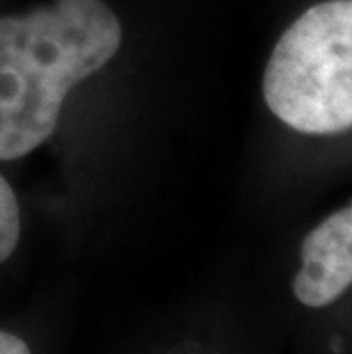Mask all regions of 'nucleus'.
<instances>
[{"label":"nucleus","mask_w":352,"mask_h":354,"mask_svg":"<svg viewBox=\"0 0 352 354\" xmlns=\"http://www.w3.org/2000/svg\"><path fill=\"white\" fill-rule=\"evenodd\" d=\"M352 283V208L329 215L302 243L293 295L309 308L334 304Z\"/></svg>","instance_id":"nucleus-3"},{"label":"nucleus","mask_w":352,"mask_h":354,"mask_svg":"<svg viewBox=\"0 0 352 354\" xmlns=\"http://www.w3.org/2000/svg\"><path fill=\"white\" fill-rule=\"evenodd\" d=\"M122 46V24L103 0L0 17V160H17L53 135L66 94Z\"/></svg>","instance_id":"nucleus-1"},{"label":"nucleus","mask_w":352,"mask_h":354,"mask_svg":"<svg viewBox=\"0 0 352 354\" xmlns=\"http://www.w3.org/2000/svg\"><path fill=\"white\" fill-rule=\"evenodd\" d=\"M0 354H33L24 338L0 329Z\"/></svg>","instance_id":"nucleus-5"},{"label":"nucleus","mask_w":352,"mask_h":354,"mask_svg":"<svg viewBox=\"0 0 352 354\" xmlns=\"http://www.w3.org/2000/svg\"><path fill=\"white\" fill-rule=\"evenodd\" d=\"M21 238V215L19 203L10 183L0 174V263L14 254Z\"/></svg>","instance_id":"nucleus-4"},{"label":"nucleus","mask_w":352,"mask_h":354,"mask_svg":"<svg viewBox=\"0 0 352 354\" xmlns=\"http://www.w3.org/2000/svg\"><path fill=\"white\" fill-rule=\"evenodd\" d=\"M268 108L309 135H336L352 124V3L327 0L306 10L277 41L263 76Z\"/></svg>","instance_id":"nucleus-2"}]
</instances>
